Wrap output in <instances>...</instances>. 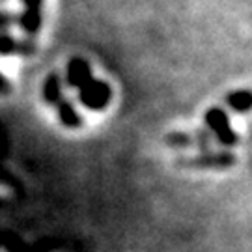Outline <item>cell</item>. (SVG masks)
I'll list each match as a JSON object with an SVG mask.
<instances>
[{"mask_svg":"<svg viewBox=\"0 0 252 252\" xmlns=\"http://www.w3.org/2000/svg\"><path fill=\"white\" fill-rule=\"evenodd\" d=\"M67 82L79 90L81 101L92 110H103L110 103L112 90L107 82L95 81L92 77L90 65L81 58H73L67 63Z\"/></svg>","mask_w":252,"mask_h":252,"instance_id":"obj_1","label":"cell"},{"mask_svg":"<svg viewBox=\"0 0 252 252\" xmlns=\"http://www.w3.org/2000/svg\"><path fill=\"white\" fill-rule=\"evenodd\" d=\"M206 124L207 127L213 131V135L217 136V140L224 146H234L237 142V135L235 131L230 127V120L226 116V112L222 108H209L206 112Z\"/></svg>","mask_w":252,"mask_h":252,"instance_id":"obj_2","label":"cell"},{"mask_svg":"<svg viewBox=\"0 0 252 252\" xmlns=\"http://www.w3.org/2000/svg\"><path fill=\"white\" fill-rule=\"evenodd\" d=\"M235 162V157L232 153H202L192 159L181 161L183 166L187 168H228Z\"/></svg>","mask_w":252,"mask_h":252,"instance_id":"obj_3","label":"cell"},{"mask_svg":"<svg viewBox=\"0 0 252 252\" xmlns=\"http://www.w3.org/2000/svg\"><path fill=\"white\" fill-rule=\"evenodd\" d=\"M23 2H25V11L21 17V27L28 34H36L41 27V2L43 0H23Z\"/></svg>","mask_w":252,"mask_h":252,"instance_id":"obj_4","label":"cell"},{"mask_svg":"<svg viewBox=\"0 0 252 252\" xmlns=\"http://www.w3.org/2000/svg\"><path fill=\"white\" fill-rule=\"evenodd\" d=\"M228 105L234 108L235 112H247L252 108V92L249 90H239L228 94Z\"/></svg>","mask_w":252,"mask_h":252,"instance_id":"obj_5","label":"cell"},{"mask_svg":"<svg viewBox=\"0 0 252 252\" xmlns=\"http://www.w3.org/2000/svg\"><path fill=\"white\" fill-rule=\"evenodd\" d=\"M43 95H45L47 103H51L53 107L62 99V86H60V79L56 75H51L47 79L45 86H43Z\"/></svg>","mask_w":252,"mask_h":252,"instance_id":"obj_6","label":"cell"},{"mask_svg":"<svg viewBox=\"0 0 252 252\" xmlns=\"http://www.w3.org/2000/svg\"><path fill=\"white\" fill-rule=\"evenodd\" d=\"M27 47L25 45H19L17 41L13 39V37L9 36H4V34H0V53L4 54H9V53H23Z\"/></svg>","mask_w":252,"mask_h":252,"instance_id":"obj_7","label":"cell"},{"mask_svg":"<svg viewBox=\"0 0 252 252\" xmlns=\"http://www.w3.org/2000/svg\"><path fill=\"white\" fill-rule=\"evenodd\" d=\"M6 90V82H4V79L0 77V92H4Z\"/></svg>","mask_w":252,"mask_h":252,"instance_id":"obj_8","label":"cell"},{"mask_svg":"<svg viewBox=\"0 0 252 252\" xmlns=\"http://www.w3.org/2000/svg\"><path fill=\"white\" fill-rule=\"evenodd\" d=\"M6 23H8V17H2V15H0V27L6 25Z\"/></svg>","mask_w":252,"mask_h":252,"instance_id":"obj_9","label":"cell"}]
</instances>
